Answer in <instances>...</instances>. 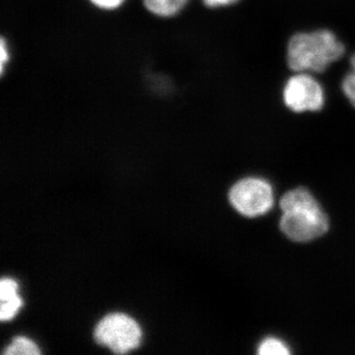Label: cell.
<instances>
[{
	"label": "cell",
	"instance_id": "6da1fadb",
	"mask_svg": "<svg viewBox=\"0 0 355 355\" xmlns=\"http://www.w3.org/2000/svg\"><path fill=\"white\" fill-rule=\"evenodd\" d=\"M345 53V44L330 30L296 33L287 44V65L294 72H323Z\"/></svg>",
	"mask_w": 355,
	"mask_h": 355
},
{
	"label": "cell",
	"instance_id": "7a4b0ae2",
	"mask_svg": "<svg viewBox=\"0 0 355 355\" xmlns=\"http://www.w3.org/2000/svg\"><path fill=\"white\" fill-rule=\"evenodd\" d=\"M280 209L284 211L280 229L292 241H311L329 230L328 217L306 189L286 193L280 200Z\"/></svg>",
	"mask_w": 355,
	"mask_h": 355
},
{
	"label": "cell",
	"instance_id": "3957f363",
	"mask_svg": "<svg viewBox=\"0 0 355 355\" xmlns=\"http://www.w3.org/2000/svg\"><path fill=\"white\" fill-rule=\"evenodd\" d=\"M96 342L106 345L114 354H123L137 349L141 330L132 318L125 314H110L103 318L94 331Z\"/></svg>",
	"mask_w": 355,
	"mask_h": 355
},
{
	"label": "cell",
	"instance_id": "277c9868",
	"mask_svg": "<svg viewBox=\"0 0 355 355\" xmlns=\"http://www.w3.org/2000/svg\"><path fill=\"white\" fill-rule=\"evenodd\" d=\"M229 198L234 209L248 217L263 216L273 205L272 187L259 178H247L238 182L231 189Z\"/></svg>",
	"mask_w": 355,
	"mask_h": 355
},
{
	"label": "cell",
	"instance_id": "5b68a950",
	"mask_svg": "<svg viewBox=\"0 0 355 355\" xmlns=\"http://www.w3.org/2000/svg\"><path fill=\"white\" fill-rule=\"evenodd\" d=\"M282 97L294 113L320 111L326 101L323 86L310 72H296L291 76L284 85Z\"/></svg>",
	"mask_w": 355,
	"mask_h": 355
},
{
	"label": "cell",
	"instance_id": "8992f818",
	"mask_svg": "<svg viewBox=\"0 0 355 355\" xmlns=\"http://www.w3.org/2000/svg\"><path fill=\"white\" fill-rule=\"evenodd\" d=\"M188 3V0H144L147 10L161 17L176 15Z\"/></svg>",
	"mask_w": 355,
	"mask_h": 355
},
{
	"label": "cell",
	"instance_id": "52a82bcc",
	"mask_svg": "<svg viewBox=\"0 0 355 355\" xmlns=\"http://www.w3.org/2000/svg\"><path fill=\"white\" fill-rule=\"evenodd\" d=\"M6 355H38L40 350L37 345L24 336H17L12 343L4 350Z\"/></svg>",
	"mask_w": 355,
	"mask_h": 355
},
{
	"label": "cell",
	"instance_id": "ba28073f",
	"mask_svg": "<svg viewBox=\"0 0 355 355\" xmlns=\"http://www.w3.org/2000/svg\"><path fill=\"white\" fill-rule=\"evenodd\" d=\"M258 354L261 355H287L291 354L288 347L279 338H268L259 345Z\"/></svg>",
	"mask_w": 355,
	"mask_h": 355
},
{
	"label": "cell",
	"instance_id": "9c48e42d",
	"mask_svg": "<svg viewBox=\"0 0 355 355\" xmlns=\"http://www.w3.org/2000/svg\"><path fill=\"white\" fill-rule=\"evenodd\" d=\"M350 67L352 70L343 77L342 90L350 104L355 108V53L350 58Z\"/></svg>",
	"mask_w": 355,
	"mask_h": 355
},
{
	"label": "cell",
	"instance_id": "30bf717a",
	"mask_svg": "<svg viewBox=\"0 0 355 355\" xmlns=\"http://www.w3.org/2000/svg\"><path fill=\"white\" fill-rule=\"evenodd\" d=\"M21 306H22V300L18 295L7 299L6 301H1V305H0L1 321H8V320L12 319L17 311L20 309Z\"/></svg>",
	"mask_w": 355,
	"mask_h": 355
},
{
	"label": "cell",
	"instance_id": "8fae6325",
	"mask_svg": "<svg viewBox=\"0 0 355 355\" xmlns=\"http://www.w3.org/2000/svg\"><path fill=\"white\" fill-rule=\"evenodd\" d=\"M17 295V284L11 279H2L0 282V301H6Z\"/></svg>",
	"mask_w": 355,
	"mask_h": 355
},
{
	"label": "cell",
	"instance_id": "7c38bea8",
	"mask_svg": "<svg viewBox=\"0 0 355 355\" xmlns=\"http://www.w3.org/2000/svg\"><path fill=\"white\" fill-rule=\"evenodd\" d=\"M95 6L106 10L118 8L125 0H90Z\"/></svg>",
	"mask_w": 355,
	"mask_h": 355
},
{
	"label": "cell",
	"instance_id": "4fadbf2b",
	"mask_svg": "<svg viewBox=\"0 0 355 355\" xmlns=\"http://www.w3.org/2000/svg\"><path fill=\"white\" fill-rule=\"evenodd\" d=\"M0 51H1V60H0V65H1V73H3L4 69H6V65L9 62V58H10V53H9V49L7 46L6 39H1V44H0Z\"/></svg>",
	"mask_w": 355,
	"mask_h": 355
},
{
	"label": "cell",
	"instance_id": "5bb4252c",
	"mask_svg": "<svg viewBox=\"0 0 355 355\" xmlns=\"http://www.w3.org/2000/svg\"><path fill=\"white\" fill-rule=\"evenodd\" d=\"M203 3L210 8H216V7H224L232 6L237 3L239 0H202Z\"/></svg>",
	"mask_w": 355,
	"mask_h": 355
}]
</instances>
